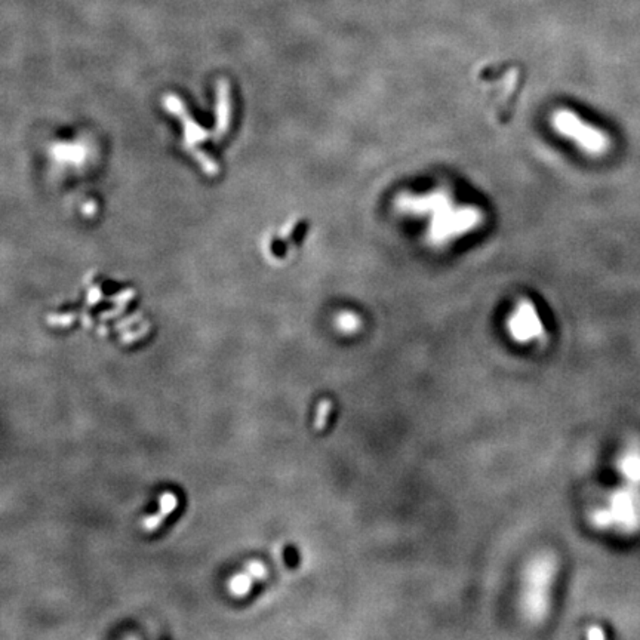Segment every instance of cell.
Wrapping results in <instances>:
<instances>
[{
  "label": "cell",
  "mask_w": 640,
  "mask_h": 640,
  "mask_svg": "<svg viewBox=\"0 0 640 640\" xmlns=\"http://www.w3.org/2000/svg\"><path fill=\"white\" fill-rule=\"evenodd\" d=\"M559 572L560 559L552 550L538 552L526 562L518 605L528 624L540 626L550 615Z\"/></svg>",
  "instance_id": "obj_2"
},
{
  "label": "cell",
  "mask_w": 640,
  "mask_h": 640,
  "mask_svg": "<svg viewBox=\"0 0 640 640\" xmlns=\"http://www.w3.org/2000/svg\"><path fill=\"white\" fill-rule=\"evenodd\" d=\"M550 123L556 134L568 140L578 150L589 156H602L611 147L609 137L600 127L581 117L574 110L559 108L553 112Z\"/></svg>",
  "instance_id": "obj_3"
},
{
  "label": "cell",
  "mask_w": 640,
  "mask_h": 640,
  "mask_svg": "<svg viewBox=\"0 0 640 640\" xmlns=\"http://www.w3.org/2000/svg\"><path fill=\"white\" fill-rule=\"evenodd\" d=\"M363 322L362 318L352 312V310H345V312H341L337 319H335V326L338 331L344 335H355L360 331Z\"/></svg>",
  "instance_id": "obj_5"
},
{
  "label": "cell",
  "mask_w": 640,
  "mask_h": 640,
  "mask_svg": "<svg viewBox=\"0 0 640 640\" xmlns=\"http://www.w3.org/2000/svg\"><path fill=\"white\" fill-rule=\"evenodd\" d=\"M252 581L253 578L248 572L236 574L229 582V590L236 597H245L252 589Z\"/></svg>",
  "instance_id": "obj_6"
},
{
  "label": "cell",
  "mask_w": 640,
  "mask_h": 640,
  "mask_svg": "<svg viewBox=\"0 0 640 640\" xmlns=\"http://www.w3.org/2000/svg\"><path fill=\"white\" fill-rule=\"evenodd\" d=\"M162 520H163V516L160 513L147 516L142 520V528L145 529V531L153 533V531H156V529H159V526L162 525Z\"/></svg>",
  "instance_id": "obj_10"
},
{
  "label": "cell",
  "mask_w": 640,
  "mask_h": 640,
  "mask_svg": "<svg viewBox=\"0 0 640 640\" xmlns=\"http://www.w3.org/2000/svg\"><path fill=\"white\" fill-rule=\"evenodd\" d=\"M397 206L408 215L429 216L427 237L436 246L453 242L476 230L483 219L476 206L455 204L451 193L442 189L405 193L397 199Z\"/></svg>",
  "instance_id": "obj_1"
},
{
  "label": "cell",
  "mask_w": 640,
  "mask_h": 640,
  "mask_svg": "<svg viewBox=\"0 0 640 640\" xmlns=\"http://www.w3.org/2000/svg\"><path fill=\"white\" fill-rule=\"evenodd\" d=\"M332 408H334V405H332L331 400L323 399V400L319 402L318 409H316V418H315V429L318 431H320V430H323L326 427V423H327V419H329V414L332 412Z\"/></svg>",
  "instance_id": "obj_7"
},
{
  "label": "cell",
  "mask_w": 640,
  "mask_h": 640,
  "mask_svg": "<svg viewBox=\"0 0 640 640\" xmlns=\"http://www.w3.org/2000/svg\"><path fill=\"white\" fill-rule=\"evenodd\" d=\"M505 329L508 337L522 345L542 341L547 332L537 305L526 298L519 300L511 308L505 319Z\"/></svg>",
  "instance_id": "obj_4"
},
{
  "label": "cell",
  "mask_w": 640,
  "mask_h": 640,
  "mask_svg": "<svg viewBox=\"0 0 640 640\" xmlns=\"http://www.w3.org/2000/svg\"><path fill=\"white\" fill-rule=\"evenodd\" d=\"M246 572L253 578V579H264L267 577V568L266 565L258 562V560H252L246 565Z\"/></svg>",
  "instance_id": "obj_9"
},
{
  "label": "cell",
  "mask_w": 640,
  "mask_h": 640,
  "mask_svg": "<svg viewBox=\"0 0 640 640\" xmlns=\"http://www.w3.org/2000/svg\"><path fill=\"white\" fill-rule=\"evenodd\" d=\"M178 505V498L174 492H163L159 498V513L167 518Z\"/></svg>",
  "instance_id": "obj_8"
}]
</instances>
